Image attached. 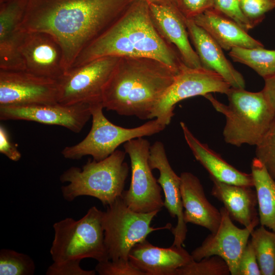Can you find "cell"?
<instances>
[{
    "label": "cell",
    "mask_w": 275,
    "mask_h": 275,
    "mask_svg": "<svg viewBox=\"0 0 275 275\" xmlns=\"http://www.w3.org/2000/svg\"><path fill=\"white\" fill-rule=\"evenodd\" d=\"M120 59L101 57L66 71L57 80L58 102L65 105L102 103L104 88Z\"/></svg>",
    "instance_id": "obj_9"
},
{
    "label": "cell",
    "mask_w": 275,
    "mask_h": 275,
    "mask_svg": "<svg viewBox=\"0 0 275 275\" xmlns=\"http://www.w3.org/2000/svg\"><path fill=\"white\" fill-rule=\"evenodd\" d=\"M108 56L152 58L177 71L184 64L177 50L157 30L149 4L142 0L132 1L120 16L81 52L71 68Z\"/></svg>",
    "instance_id": "obj_2"
},
{
    "label": "cell",
    "mask_w": 275,
    "mask_h": 275,
    "mask_svg": "<svg viewBox=\"0 0 275 275\" xmlns=\"http://www.w3.org/2000/svg\"><path fill=\"white\" fill-rule=\"evenodd\" d=\"M0 152L10 160L18 161L21 157V153L12 142L7 129L0 125Z\"/></svg>",
    "instance_id": "obj_37"
},
{
    "label": "cell",
    "mask_w": 275,
    "mask_h": 275,
    "mask_svg": "<svg viewBox=\"0 0 275 275\" xmlns=\"http://www.w3.org/2000/svg\"><path fill=\"white\" fill-rule=\"evenodd\" d=\"M28 0L0 4V69L25 70L20 48L25 32L20 29Z\"/></svg>",
    "instance_id": "obj_17"
},
{
    "label": "cell",
    "mask_w": 275,
    "mask_h": 275,
    "mask_svg": "<svg viewBox=\"0 0 275 275\" xmlns=\"http://www.w3.org/2000/svg\"><path fill=\"white\" fill-rule=\"evenodd\" d=\"M180 190L184 210L185 223L201 226L211 233L215 232L221 221V213L208 201L200 179L188 172L180 175Z\"/></svg>",
    "instance_id": "obj_21"
},
{
    "label": "cell",
    "mask_w": 275,
    "mask_h": 275,
    "mask_svg": "<svg viewBox=\"0 0 275 275\" xmlns=\"http://www.w3.org/2000/svg\"><path fill=\"white\" fill-rule=\"evenodd\" d=\"M238 275H261L250 240H249L240 259Z\"/></svg>",
    "instance_id": "obj_36"
},
{
    "label": "cell",
    "mask_w": 275,
    "mask_h": 275,
    "mask_svg": "<svg viewBox=\"0 0 275 275\" xmlns=\"http://www.w3.org/2000/svg\"><path fill=\"white\" fill-rule=\"evenodd\" d=\"M133 1V0H132ZM148 4H154L159 5H176L177 0H142Z\"/></svg>",
    "instance_id": "obj_39"
},
{
    "label": "cell",
    "mask_w": 275,
    "mask_h": 275,
    "mask_svg": "<svg viewBox=\"0 0 275 275\" xmlns=\"http://www.w3.org/2000/svg\"><path fill=\"white\" fill-rule=\"evenodd\" d=\"M125 151L116 150L100 161L89 159L81 168L71 167L60 177L63 198L73 201L82 196L98 199L104 206H108L122 196L128 176L129 167L124 161Z\"/></svg>",
    "instance_id": "obj_5"
},
{
    "label": "cell",
    "mask_w": 275,
    "mask_h": 275,
    "mask_svg": "<svg viewBox=\"0 0 275 275\" xmlns=\"http://www.w3.org/2000/svg\"><path fill=\"white\" fill-rule=\"evenodd\" d=\"M176 6L186 19H193L213 8V0H177Z\"/></svg>",
    "instance_id": "obj_35"
},
{
    "label": "cell",
    "mask_w": 275,
    "mask_h": 275,
    "mask_svg": "<svg viewBox=\"0 0 275 275\" xmlns=\"http://www.w3.org/2000/svg\"><path fill=\"white\" fill-rule=\"evenodd\" d=\"M251 174L257 196L259 224L275 233V180L256 157L252 161Z\"/></svg>",
    "instance_id": "obj_25"
},
{
    "label": "cell",
    "mask_w": 275,
    "mask_h": 275,
    "mask_svg": "<svg viewBox=\"0 0 275 275\" xmlns=\"http://www.w3.org/2000/svg\"><path fill=\"white\" fill-rule=\"evenodd\" d=\"M36 270L34 260L27 254L14 250L0 251V275H33Z\"/></svg>",
    "instance_id": "obj_28"
},
{
    "label": "cell",
    "mask_w": 275,
    "mask_h": 275,
    "mask_svg": "<svg viewBox=\"0 0 275 275\" xmlns=\"http://www.w3.org/2000/svg\"><path fill=\"white\" fill-rule=\"evenodd\" d=\"M20 52L29 72L57 80L66 72L62 48L47 33L25 32Z\"/></svg>",
    "instance_id": "obj_15"
},
{
    "label": "cell",
    "mask_w": 275,
    "mask_h": 275,
    "mask_svg": "<svg viewBox=\"0 0 275 275\" xmlns=\"http://www.w3.org/2000/svg\"><path fill=\"white\" fill-rule=\"evenodd\" d=\"M102 103L90 104L92 119L90 131L78 143L65 147L62 155L66 159H79L90 155L100 161L115 152L122 144L138 138L150 136L162 131L166 126L153 119L139 126L127 128L116 125L104 115Z\"/></svg>",
    "instance_id": "obj_7"
},
{
    "label": "cell",
    "mask_w": 275,
    "mask_h": 275,
    "mask_svg": "<svg viewBox=\"0 0 275 275\" xmlns=\"http://www.w3.org/2000/svg\"><path fill=\"white\" fill-rule=\"evenodd\" d=\"M103 212L93 206L78 220L67 217L55 223L50 249L53 261L85 258L98 262L109 260L104 244Z\"/></svg>",
    "instance_id": "obj_6"
},
{
    "label": "cell",
    "mask_w": 275,
    "mask_h": 275,
    "mask_svg": "<svg viewBox=\"0 0 275 275\" xmlns=\"http://www.w3.org/2000/svg\"><path fill=\"white\" fill-rule=\"evenodd\" d=\"M132 0H28L20 29L44 32L61 45L66 71Z\"/></svg>",
    "instance_id": "obj_1"
},
{
    "label": "cell",
    "mask_w": 275,
    "mask_h": 275,
    "mask_svg": "<svg viewBox=\"0 0 275 275\" xmlns=\"http://www.w3.org/2000/svg\"><path fill=\"white\" fill-rule=\"evenodd\" d=\"M229 268L221 257L214 255L199 261L193 260L177 269L174 275H229Z\"/></svg>",
    "instance_id": "obj_29"
},
{
    "label": "cell",
    "mask_w": 275,
    "mask_h": 275,
    "mask_svg": "<svg viewBox=\"0 0 275 275\" xmlns=\"http://www.w3.org/2000/svg\"><path fill=\"white\" fill-rule=\"evenodd\" d=\"M221 221L217 230L211 233L201 244L194 250L191 255L195 261L211 256H218L227 263L232 275H238L242 254L252 232L259 224L256 222L247 227L239 228L232 222L224 207L220 209Z\"/></svg>",
    "instance_id": "obj_12"
},
{
    "label": "cell",
    "mask_w": 275,
    "mask_h": 275,
    "mask_svg": "<svg viewBox=\"0 0 275 275\" xmlns=\"http://www.w3.org/2000/svg\"><path fill=\"white\" fill-rule=\"evenodd\" d=\"M9 0H0V4L6 2Z\"/></svg>",
    "instance_id": "obj_40"
},
{
    "label": "cell",
    "mask_w": 275,
    "mask_h": 275,
    "mask_svg": "<svg viewBox=\"0 0 275 275\" xmlns=\"http://www.w3.org/2000/svg\"><path fill=\"white\" fill-rule=\"evenodd\" d=\"M95 269L100 275H145L129 260L121 259L98 262Z\"/></svg>",
    "instance_id": "obj_32"
},
{
    "label": "cell",
    "mask_w": 275,
    "mask_h": 275,
    "mask_svg": "<svg viewBox=\"0 0 275 275\" xmlns=\"http://www.w3.org/2000/svg\"><path fill=\"white\" fill-rule=\"evenodd\" d=\"M226 95L228 104L218 101L211 93L204 96L225 117L223 131L225 142L236 147L244 144L255 146L270 124L275 110L262 90L254 92L231 87Z\"/></svg>",
    "instance_id": "obj_4"
},
{
    "label": "cell",
    "mask_w": 275,
    "mask_h": 275,
    "mask_svg": "<svg viewBox=\"0 0 275 275\" xmlns=\"http://www.w3.org/2000/svg\"><path fill=\"white\" fill-rule=\"evenodd\" d=\"M264 85L262 90L266 99L275 110V74L264 79Z\"/></svg>",
    "instance_id": "obj_38"
},
{
    "label": "cell",
    "mask_w": 275,
    "mask_h": 275,
    "mask_svg": "<svg viewBox=\"0 0 275 275\" xmlns=\"http://www.w3.org/2000/svg\"><path fill=\"white\" fill-rule=\"evenodd\" d=\"M184 139L195 159L206 170L210 178L222 182L254 187L251 173L248 174L237 169L221 156L200 141L183 122H180Z\"/></svg>",
    "instance_id": "obj_22"
},
{
    "label": "cell",
    "mask_w": 275,
    "mask_h": 275,
    "mask_svg": "<svg viewBox=\"0 0 275 275\" xmlns=\"http://www.w3.org/2000/svg\"><path fill=\"white\" fill-rule=\"evenodd\" d=\"M57 80L26 70L0 69V105L58 102Z\"/></svg>",
    "instance_id": "obj_14"
},
{
    "label": "cell",
    "mask_w": 275,
    "mask_h": 275,
    "mask_svg": "<svg viewBox=\"0 0 275 275\" xmlns=\"http://www.w3.org/2000/svg\"><path fill=\"white\" fill-rule=\"evenodd\" d=\"M159 211L135 212L126 205L121 197L107 206L106 210L103 212L102 225L104 244L109 259L128 260L132 248L146 240L152 232L171 229L170 223L157 228L150 226Z\"/></svg>",
    "instance_id": "obj_8"
},
{
    "label": "cell",
    "mask_w": 275,
    "mask_h": 275,
    "mask_svg": "<svg viewBox=\"0 0 275 275\" xmlns=\"http://www.w3.org/2000/svg\"><path fill=\"white\" fill-rule=\"evenodd\" d=\"M185 23L202 67L219 74L231 87L244 89L243 76L227 59L217 42L191 19H186Z\"/></svg>",
    "instance_id": "obj_20"
},
{
    "label": "cell",
    "mask_w": 275,
    "mask_h": 275,
    "mask_svg": "<svg viewBox=\"0 0 275 275\" xmlns=\"http://www.w3.org/2000/svg\"><path fill=\"white\" fill-rule=\"evenodd\" d=\"M148 4L155 28L162 37L177 50L183 63L191 68L202 67L189 39L186 18L177 6Z\"/></svg>",
    "instance_id": "obj_18"
},
{
    "label": "cell",
    "mask_w": 275,
    "mask_h": 275,
    "mask_svg": "<svg viewBox=\"0 0 275 275\" xmlns=\"http://www.w3.org/2000/svg\"><path fill=\"white\" fill-rule=\"evenodd\" d=\"M213 8L235 21L246 32L253 29L241 12L239 0H213Z\"/></svg>",
    "instance_id": "obj_33"
},
{
    "label": "cell",
    "mask_w": 275,
    "mask_h": 275,
    "mask_svg": "<svg viewBox=\"0 0 275 275\" xmlns=\"http://www.w3.org/2000/svg\"><path fill=\"white\" fill-rule=\"evenodd\" d=\"M231 88L217 73L204 67L191 68L183 64L174 82L153 109L151 119L168 125L177 103L193 97L212 93L226 94Z\"/></svg>",
    "instance_id": "obj_11"
},
{
    "label": "cell",
    "mask_w": 275,
    "mask_h": 275,
    "mask_svg": "<svg viewBox=\"0 0 275 275\" xmlns=\"http://www.w3.org/2000/svg\"><path fill=\"white\" fill-rule=\"evenodd\" d=\"M190 19L204 30L223 49L264 47L235 21L213 8Z\"/></svg>",
    "instance_id": "obj_24"
},
{
    "label": "cell",
    "mask_w": 275,
    "mask_h": 275,
    "mask_svg": "<svg viewBox=\"0 0 275 275\" xmlns=\"http://www.w3.org/2000/svg\"><path fill=\"white\" fill-rule=\"evenodd\" d=\"M91 117L90 104L84 103L0 105L1 120H25L59 125L76 133L80 132Z\"/></svg>",
    "instance_id": "obj_13"
},
{
    "label": "cell",
    "mask_w": 275,
    "mask_h": 275,
    "mask_svg": "<svg viewBox=\"0 0 275 275\" xmlns=\"http://www.w3.org/2000/svg\"><path fill=\"white\" fill-rule=\"evenodd\" d=\"M251 236L261 275H275V233L260 225Z\"/></svg>",
    "instance_id": "obj_27"
},
{
    "label": "cell",
    "mask_w": 275,
    "mask_h": 275,
    "mask_svg": "<svg viewBox=\"0 0 275 275\" xmlns=\"http://www.w3.org/2000/svg\"><path fill=\"white\" fill-rule=\"evenodd\" d=\"M128 259L145 275H174L177 269L194 260L182 246L160 248L147 240L132 248Z\"/></svg>",
    "instance_id": "obj_19"
},
{
    "label": "cell",
    "mask_w": 275,
    "mask_h": 275,
    "mask_svg": "<svg viewBox=\"0 0 275 275\" xmlns=\"http://www.w3.org/2000/svg\"><path fill=\"white\" fill-rule=\"evenodd\" d=\"M150 146L144 137L131 140L123 145L130 160L131 181L128 189L123 191L121 198L129 208L138 212L160 211L164 206L162 188L149 163Z\"/></svg>",
    "instance_id": "obj_10"
},
{
    "label": "cell",
    "mask_w": 275,
    "mask_h": 275,
    "mask_svg": "<svg viewBox=\"0 0 275 275\" xmlns=\"http://www.w3.org/2000/svg\"><path fill=\"white\" fill-rule=\"evenodd\" d=\"M242 13L252 28L265 18V14L275 8V0H239Z\"/></svg>",
    "instance_id": "obj_31"
},
{
    "label": "cell",
    "mask_w": 275,
    "mask_h": 275,
    "mask_svg": "<svg viewBox=\"0 0 275 275\" xmlns=\"http://www.w3.org/2000/svg\"><path fill=\"white\" fill-rule=\"evenodd\" d=\"M229 54L233 61L248 66L263 79L275 74V49L234 47Z\"/></svg>",
    "instance_id": "obj_26"
},
{
    "label": "cell",
    "mask_w": 275,
    "mask_h": 275,
    "mask_svg": "<svg viewBox=\"0 0 275 275\" xmlns=\"http://www.w3.org/2000/svg\"><path fill=\"white\" fill-rule=\"evenodd\" d=\"M149 163L152 170L157 169L159 172L157 181L164 194V206L171 217L177 219L176 226L172 229V245L182 246L186 237L187 228L183 218L181 179L171 166L162 142L156 141L150 146Z\"/></svg>",
    "instance_id": "obj_16"
},
{
    "label": "cell",
    "mask_w": 275,
    "mask_h": 275,
    "mask_svg": "<svg viewBox=\"0 0 275 275\" xmlns=\"http://www.w3.org/2000/svg\"><path fill=\"white\" fill-rule=\"evenodd\" d=\"M211 195L224 204L230 217L244 227L259 223L256 191L252 186L222 182L210 178Z\"/></svg>",
    "instance_id": "obj_23"
},
{
    "label": "cell",
    "mask_w": 275,
    "mask_h": 275,
    "mask_svg": "<svg viewBox=\"0 0 275 275\" xmlns=\"http://www.w3.org/2000/svg\"><path fill=\"white\" fill-rule=\"evenodd\" d=\"M80 260L53 262L47 268L46 275H95V270H86L80 266Z\"/></svg>",
    "instance_id": "obj_34"
},
{
    "label": "cell",
    "mask_w": 275,
    "mask_h": 275,
    "mask_svg": "<svg viewBox=\"0 0 275 275\" xmlns=\"http://www.w3.org/2000/svg\"><path fill=\"white\" fill-rule=\"evenodd\" d=\"M256 146V158L275 180V115L268 128Z\"/></svg>",
    "instance_id": "obj_30"
},
{
    "label": "cell",
    "mask_w": 275,
    "mask_h": 275,
    "mask_svg": "<svg viewBox=\"0 0 275 275\" xmlns=\"http://www.w3.org/2000/svg\"><path fill=\"white\" fill-rule=\"evenodd\" d=\"M178 72L154 59L120 58L104 88L103 106L120 115L151 119Z\"/></svg>",
    "instance_id": "obj_3"
}]
</instances>
